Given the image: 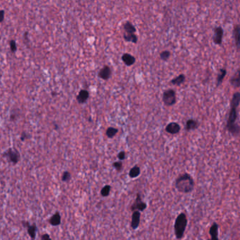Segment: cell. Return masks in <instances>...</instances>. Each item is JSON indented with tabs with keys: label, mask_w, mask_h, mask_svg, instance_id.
<instances>
[{
	"label": "cell",
	"mask_w": 240,
	"mask_h": 240,
	"mask_svg": "<svg viewBox=\"0 0 240 240\" xmlns=\"http://www.w3.org/2000/svg\"><path fill=\"white\" fill-rule=\"evenodd\" d=\"M239 178H240V174H239Z\"/></svg>",
	"instance_id": "33"
},
{
	"label": "cell",
	"mask_w": 240,
	"mask_h": 240,
	"mask_svg": "<svg viewBox=\"0 0 240 240\" xmlns=\"http://www.w3.org/2000/svg\"><path fill=\"white\" fill-rule=\"evenodd\" d=\"M117 132H118V130L115 129V128L109 127L108 128V129L106 130V136H107L108 138H112L117 134Z\"/></svg>",
	"instance_id": "25"
},
{
	"label": "cell",
	"mask_w": 240,
	"mask_h": 240,
	"mask_svg": "<svg viewBox=\"0 0 240 240\" xmlns=\"http://www.w3.org/2000/svg\"><path fill=\"white\" fill-rule=\"evenodd\" d=\"M234 37L235 40L236 46L238 49H240V26H237L234 29Z\"/></svg>",
	"instance_id": "18"
},
{
	"label": "cell",
	"mask_w": 240,
	"mask_h": 240,
	"mask_svg": "<svg viewBox=\"0 0 240 240\" xmlns=\"http://www.w3.org/2000/svg\"><path fill=\"white\" fill-rule=\"evenodd\" d=\"M124 28L127 33H131V34H134L136 31L135 27L133 26L132 23H131L129 21H127V23L124 24Z\"/></svg>",
	"instance_id": "22"
},
{
	"label": "cell",
	"mask_w": 240,
	"mask_h": 240,
	"mask_svg": "<svg viewBox=\"0 0 240 240\" xmlns=\"http://www.w3.org/2000/svg\"><path fill=\"white\" fill-rule=\"evenodd\" d=\"M223 37V30L222 27H218L214 30V41L216 44H220L222 42Z\"/></svg>",
	"instance_id": "11"
},
{
	"label": "cell",
	"mask_w": 240,
	"mask_h": 240,
	"mask_svg": "<svg viewBox=\"0 0 240 240\" xmlns=\"http://www.w3.org/2000/svg\"><path fill=\"white\" fill-rule=\"evenodd\" d=\"M49 222L52 226L60 225L61 223V216L59 212L58 211L55 212V213L53 215L51 218H50L49 220Z\"/></svg>",
	"instance_id": "13"
},
{
	"label": "cell",
	"mask_w": 240,
	"mask_h": 240,
	"mask_svg": "<svg viewBox=\"0 0 240 240\" xmlns=\"http://www.w3.org/2000/svg\"><path fill=\"white\" fill-rule=\"evenodd\" d=\"M113 166H114V168L117 170V171H121L122 170V168H123V164H122L121 161H115V162L113 163Z\"/></svg>",
	"instance_id": "28"
},
{
	"label": "cell",
	"mask_w": 240,
	"mask_h": 240,
	"mask_svg": "<svg viewBox=\"0 0 240 240\" xmlns=\"http://www.w3.org/2000/svg\"><path fill=\"white\" fill-rule=\"evenodd\" d=\"M198 127V122L193 119H190L187 121L185 124V129L186 131H192L196 129Z\"/></svg>",
	"instance_id": "16"
},
{
	"label": "cell",
	"mask_w": 240,
	"mask_h": 240,
	"mask_svg": "<svg viewBox=\"0 0 240 240\" xmlns=\"http://www.w3.org/2000/svg\"><path fill=\"white\" fill-rule=\"evenodd\" d=\"M141 222V212L138 211H133L132 216V221H131V228L133 230H136L140 225Z\"/></svg>",
	"instance_id": "6"
},
{
	"label": "cell",
	"mask_w": 240,
	"mask_h": 240,
	"mask_svg": "<svg viewBox=\"0 0 240 240\" xmlns=\"http://www.w3.org/2000/svg\"><path fill=\"white\" fill-rule=\"evenodd\" d=\"M122 59L127 66H132L136 62V58H134V56H133L132 55L129 54H123L122 57Z\"/></svg>",
	"instance_id": "14"
},
{
	"label": "cell",
	"mask_w": 240,
	"mask_h": 240,
	"mask_svg": "<svg viewBox=\"0 0 240 240\" xmlns=\"http://www.w3.org/2000/svg\"><path fill=\"white\" fill-rule=\"evenodd\" d=\"M175 188L183 193H189L193 190L194 183L193 178L188 174L180 175L175 180Z\"/></svg>",
	"instance_id": "2"
},
{
	"label": "cell",
	"mask_w": 240,
	"mask_h": 240,
	"mask_svg": "<svg viewBox=\"0 0 240 240\" xmlns=\"http://www.w3.org/2000/svg\"><path fill=\"white\" fill-rule=\"evenodd\" d=\"M218 226L216 223H214L211 225L209 230V233L211 237V239L209 240H218Z\"/></svg>",
	"instance_id": "17"
},
{
	"label": "cell",
	"mask_w": 240,
	"mask_h": 240,
	"mask_svg": "<svg viewBox=\"0 0 240 240\" xmlns=\"http://www.w3.org/2000/svg\"><path fill=\"white\" fill-rule=\"evenodd\" d=\"M170 55H171V53L169 51H164L160 54V58L161 60H167L169 58Z\"/></svg>",
	"instance_id": "26"
},
{
	"label": "cell",
	"mask_w": 240,
	"mask_h": 240,
	"mask_svg": "<svg viewBox=\"0 0 240 240\" xmlns=\"http://www.w3.org/2000/svg\"><path fill=\"white\" fill-rule=\"evenodd\" d=\"M22 224L23 225L24 227L27 228V233H28L30 237H31L32 240H35L36 237V233H37V227L35 223H33L32 225H30L29 222H22Z\"/></svg>",
	"instance_id": "7"
},
{
	"label": "cell",
	"mask_w": 240,
	"mask_h": 240,
	"mask_svg": "<svg viewBox=\"0 0 240 240\" xmlns=\"http://www.w3.org/2000/svg\"><path fill=\"white\" fill-rule=\"evenodd\" d=\"M162 100L166 106H172L176 103V94L173 89H168L164 92Z\"/></svg>",
	"instance_id": "4"
},
{
	"label": "cell",
	"mask_w": 240,
	"mask_h": 240,
	"mask_svg": "<svg viewBox=\"0 0 240 240\" xmlns=\"http://www.w3.org/2000/svg\"><path fill=\"white\" fill-rule=\"evenodd\" d=\"M41 240H52L51 237H50V235L49 234H44L42 236H41Z\"/></svg>",
	"instance_id": "32"
},
{
	"label": "cell",
	"mask_w": 240,
	"mask_h": 240,
	"mask_svg": "<svg viewBox=\"0 0 240 240\" xmlns=\"http://www.w3.org/2000/svg\"><path fill=\"white\" fill-rule=\"evenodd\" d=\"M5 12L4 10H0V23H2L4 20Z\"/></svg>",
	"instance_id": "31"
},
{
	"label": "cell",
	"mask_w": 240,
	"mask_h": 240,
	"mask_svg": "<svg viewBox=\"0 0 240 240\" xmlns=\"http://www.w3.org/2000/svg\"><path fill=\"white\" fill-rule=\"evenodd\" d=\"M89 97V91L87 90H85V89H82V90H81L79 91V94L77 95V100L79 104H83V103H84L87 101Z\"/></svg>",
	"instance_id": "12"
},
{
	"label": "cell",
	"mask_w": 240,
	"mask_h": 240,
	"mask_svg": "<svg viewBox=\"0 0 240 240\" xmlns=\"http://www.w3.org/2000/svg\"><path fill=\"white\" fill-rule=\"evenodd\" d=\"M185 75L183 74H180V75H178V77H175L174 79H173L171 81V83L174 85L179 86L181 84H183L184 82H185Z\"/></svg>",
	"instance_id": "21"
},
{
	"label": "cell",
	"mask_w": 240,
	"mask_h": 240,
	"mask_svg": "<svg viewBox=\"0 0 240 240\" xmlns=\"http://www.w3.org/2000/svg\"><path fill=\"white\" fill-rule=\"evenodd\" d=\"M141 174V169L138 166L136 165L133 167V168L131 169L129 173V175L130 178H137L139 175Z\"/></svg>",
	"instance_id": "19"
},
{
	"label": "cell",
	"mask_w": 240,
	"mask_h": 240,
	"mask_svg": "<svg viewBox=\"0 0 240 240\" xmlns=\"http://www.w3.org/2000/svg\"><path fill=\"white\" fill-rule=\"evenodd\" d=\"M188 224V218L184 213H180L177 216L174 223V233L178 239L183 238Z\"/></svg>",
	"instance_id": "3"
},
{
	"label": "cell",
	"mask_w": 240,
	"mask_h": 240,
	"mask_svg": "<svg viewBox=\"0 0 240 240\" xmlns=\"http://www.w3.org/2000/svg\"><path fill=\"white\" fill-rule=\"evenodd\" d=\"M147 209V204L144 202L141 199V194L138 193L136 194V199L133 202V204L131 206V210L132 211H143Z\"/></svg>",
	"instance_id": "5"
},
{
	"label": "cell",
	"mask_w": 240,
	"mask_h": 240,
	"mask_svg": "<svg viewBox=\"0 0 240 240\" xmlns=\"http://www.w3.org/2000/svg\"><path fill=\"white\" fill-rule=\"evenodd\" d=\"M5 155L7 156V157L9 158V160L12 161L13 163L16 164L19 160V158H20V155H19V152L16 150H13L12 148H10L8 151L4 153Z\"/></svg>",
	"instance_id": "8"
},
{
	"label": "cell",
	"mask_w": 240,
	"mask_h": 240,
	"mask_svg": "<svg viewBox=\"0 0 240 240\" xmlns=\"http://www.w3.org/2000/svg\"><path fill=\"white\" fill-rule=\"evenodd\" d=\"M117 157H118L119 161L124 160V159L126 158V153H125V152H124V151L119 152L118 155H117Z\"/></svg>",
	"instance_id": "30"
},
{
	"label": "cell",
	"mask_w": 240,
	"mask_h": 240,
	"mask_svg": "<svg viewBox=\"0 0 240 240\" xmlns=\"http://www.w3.org/2000/svg\"><path fill=\"white\" fill-rule=\"evenodd\" d=\"M232 86L234 87L238 88L240 86V69L238 70L230 80Z\"/></svg>",
	"instance_id": "15"
},
{
	"label": "cell",
	"mask_w": 240,
	"mask_h": 240,
	"mask_svg": "<svg viewBox=\"0 0 240 240\" xmlns=\"http://www.w3.org/2000/svg\"><path fill=\"white\" fill-rule=\"evenodd\" d=\"M180 130V127L176 122H171L166 127V132L171 134H176L179 133Z\"/></svg>",
	"instance_id": "10"
},
{
	"label": "cell",
	"mask_w": 240,
	"mask_h": 240,
	"mask_svg": "<svg viewBox=\"0 0 240 240\" xmlns=\"http://www.w3.org/2000/svg\"><path fill=\"white\" fill-rule=\"evenodd\" d=\"M226 74V70L225 69H220L218 74L217 77V86L220 85L223 82V80Z\"/></svg>",
	"instance_id": "23"
},
{
	"label": "cell",
	"mask_w": 240,
	"mask_h": 240,
	"mask_svg": "<svg viewBox=\"0 0 240 240\" xmlns=\"http://www.w3.org/2000/svg\"><path fill=\"white\" fill-rule=\"evenodd\" d=\"M9 45H10V49L11 51H12L13 53H15L16 51H17V45H16V42L15 40H11L9 41Z\"/></svg>",
	"instance_id": "29"
},
{
	"label": "cell",
	"mask_w": 240,
	"mask_h": 240,
	"mask_svg": "<svg viewBox=\"0 0 240 240\" xmlns=\"http://www.w3.org/2000/svg\"><path fill=\"white\" fill-rule=\"evenodd\" d=\"M71 179V174L69 171H65L62 175V180L63 182H68Z\"/></svg>",
	"instance_id": "27"
},
{
	"label": "cell",
	"mask_w": 240,
	"mask_h": 240,
	"mask_svg": "<svg viewBox=\"0 0 240 240\" xmlns=\"http://www.w3.org/2000/svg\"><path fill=\"white\" fill-rule=\"evenodd\" d=\"M124 39L125 41H131L134 44H136L138 41V37L135 34H131V33H124Z\"/></svg>",
	"instance_id": "20"
},
{
	"label": "cell",
	"mask_w": 240,
	"mask_h": 240,
	"mask_svg": "<svg viewBox=\"0 0 240 240\" xmlns=\"http://www.w3.org/2000/svg\"><path fill=\"white\" fill-rule=\"evenodd\" d=\"M111 74H112V71L110 67L108 65H105L103 68H102L100 70L98 75V77L100 78H101L102 79L108 80L110 78Z\"/></svg>",
	"instance_id": "9"
},
{
	"label": "cell",
	"mask_w": 240,
	"mask_h": 240,
	"mask_svg": "<svg viewBox=\"0 0 240 240\" xmlns=\"http://www.w3.org/2000/svg\"><path fill=\"white\" fill-rule=\"evenodd\" d=\"M110 190H111V186L109 185H106L103 187V188L101 189V190H100V195L103 197H108L110 193Z\"/></svg>",
	"instance_id": "24"
},
{
	"label": "cell",
	"mask_w": 240,
	"mask_h": 240,
	"mask_svg": "<svg viewBox=\"0 0 240 240\" xmlns=\"http://www.w3.org/2000/svg\"><path fill=\"white\" fill-rule=\"evenodd\" d=\"M240 103V93H234L231 101V110L229 114V118L228 121V129L229 132L234 133L239 132V127L235 124L237 119V108Z\"/></svg>",
	"instance_id": "1"
}]
</instances>
